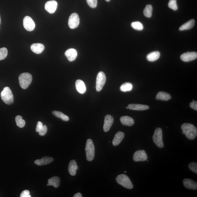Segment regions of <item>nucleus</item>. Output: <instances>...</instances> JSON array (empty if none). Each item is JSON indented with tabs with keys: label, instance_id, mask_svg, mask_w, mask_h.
I'll list each match as a JSON object with an SVG mask.
<instances>
[{
	"label": "nucleus",
	"instance_id": "f257e3e1",
	"mask_svg": "<svg viewBox=\"0 0 197 197\" xmlns=\"http://www.w3.org/2000/svg\"><path fill=\"white\" fill-rule=\"evenodd\" d=\"M183 134H184L188 139L193 140L196 138L197 135L196 128L192 124L185 123L181 126Z\"/></svg>",
	"mask_w": 197,
	"mask_h": 197
},
{
	"label": "nucleus",
	"instance_id": "f03ea898",
	"mask_svg": "<svg viewBox=\"0 0 197 197\" xmlns=\"http://www.w3.org/2000/svg\"><path fill=\"white\" fill-rule=\"evenodd\" d=\"M32 76L28 73H24L21 74L19 77V83L21 87L23 89H26L32 83Z\"/></svg>",
	"mask_w": 197,
	"mask_h": 197
},
{
	"label": "nucleus",
	"instance_id": "7ed1b4c3",
	"mask_svg": "<svg viewBox=\"0 0 197 197\" xmlns=\"http://www.w3.org/2000/svg\"><path fill=\"white\" fill-rule=\"evenodd\" d=\"M1 95L2 100L6 104L10 105L14 102V97L12 91L9 87L4 88Z\"/></svg>",
	"mask_w": 197,
	"mask_h": 197
},
{
	"label": "nucleus",
	"instance_id": "20e7f679",
	"mask_svg": "<svg viewBox=\"0 0 197 197\" xmlns=\"http://www.w3.org/2000/svg\"><path fill=\"white\" fill-rule=\"evenodd\" d=\"M86 158L88 161H93L95 157V146L93 141L91 139H88L87 141L85 148Z\"/></svg>",
	"mask_w": 197,
	"mask_h": 197
},
{
	"label": "nucleus",
	"instance_id": "39448f33",
	"mask_svg": "<svg viewBox=\"0 0 197 197\" xmlns=\"http://www.w3.org/2000/svg\"><path fill=\"white\" fill-rule=\"evenodd\" d=\"M116 181L119 184L128 189H132L133 185L129 178L125 174H121L116 177Z\"/></svg>",
	"mask_w": 197,
	"mask_h": 197
},
{
	"label": "nucleus",
	"instance_id": "423d86ee",
	"mask_svg": "<svg viewBox=\"0 0 197 197\" xmlns=\"http://www.w3.org/2000/svg\"><path fill=\"white\" fill-rule=\"evenodd\" d=\"M153 141L158 148H162L164 147L162 139V131L160 128H157L154 131L153 137Z\"/></svg>",
	"mask_w": 197,
	"mask_h": 197
},
{
	"label": "nucleus",
	"instance_id": "0eeeda50",
	"mask_svg": "<svg viewBox=\"0 0 197 197\" xmlns=\"http://www.w3.org/2000/svg\"><path fill=\"white\" fill-rule=\"evenodd\" d=\"M106 78L104 73L100 72L97 74L96 81L97 91L99 92L101 91L106 83Z\"/></svg>",
	"mask_w": 197,
	"mask_h": 197
},
{
	"label": "nucleus",
	"instance_id": "6e6552de",
	"mask_svg": "<svg viewBox=\"0 0 197 197\" xmlns=\"http://www.w3.org/2000/svg\"><path fill=\"white\" fill-rule=\"evenodd\" d=\"M80 19L79 16L77 13H73L69 18V26L71 29H74L78 27Z\"/></svg>",
	"mask_w": 197,
	"mask_h": 197
},
{
	"label": "nucleus",
	"instance_id": "1a4fd4ad",
	"mask_svg": "<svg viewBox=\"0 0 197 197\" xmlns=\"http://www.w3.org/2000/svg\"><path fill=\"white\" fill-rule=\"evenodd\" d=\"M23 25L25 29L29 32L32 31L35 28V23L31 17L28 16L24 18Z\"/></svg>",
	"mask_w": 197,
	"mask_h": 197
},
{
	"label": "nucleus",
	"instance_id": "9d476101",
	"mask_svg": "<svg viewBox=\"0 0 197 197\" xmlns=\"http://www.w3.org/2000/svg\"><path fill=\"white\" fill-rule=\"evenodd\" d=\"M148 159V156L144 150H139L136 151L133 156L134 161H144Z\"/></svg>",
	"mask_w": 197,
	"mask_h": 197
},
{
	"label": "nucleus",
	"instance_id": "9b49d317",
	"mask_svg": "<svg viewBox=\"0 0 197 197\" xmlns=\"http://www.w3.org/2000/svg\"><path fill=\"white\" fill-rule=\"evenodd\" d=\"M197 58L196 52H188L181 55L180 59L183 62H188L195 60Z\"/></svg>",
	"mask_w": 197,
	"mask_h": 197
},
{
	"label": "nucleus",
	"instance_id": "f8f14e48",
	"mask_svg": "<svg viewBox=\"0 0 197 197\" xmlns=\"http://www.w3.org/2000/svg\"><path fill=\"white\" fill-rule=\"evenodd\" d=\"M57 4L56 1L52 0L48 1L45 3V8L48 12L50 14L54 13L57 9Z\"/></svg>",
	"mask_w": 197,
	"mask_h": 197
},
{
	"label": "nucleus",
	"instance_id": "ddd939ff",
	"mask_svg": "<svg viewBox=\"0 0 197 197\" xmlns=\"http://www.w3.org/2000/svg\"><path fill=\"white\" fill-rule=\"evenodd\" d=\"M113 122L114 118L110 115H108L105 116L103 126V130L104 132H107L109 131Z\"/></svg>",
	"mask_w": 197,
	"mask_h": 197
},
{
	"label": "nucleus",
	"instance_id": "4468645a",
	"mask_svg": "<svg viewBox=\"0 0 197 197\" xmlns=\"http://www.w3.org/2000/svg\"><path fill=\"white\" fill-rule=\"evenodd\" d=\"M65 55L70 62H73L76 58L78 53L76 50L70 48L67 50L65 53Z\"/></svg>",
	"mask_w": 197,
	"mask_h": 197
},
{
	"label": "nucleus",
	"instance_id": "2eb2a0df",
	"mask_svg": "<svg viewBox=\"0 0 197 197\" xmlns=\"http://www.w3.org/2000/svg\"><path fill=\"white\" fill-rule=\"evenodd\" d=\"M184 185L187 189L197 190V183L196 182L189 179H185L183 181Z\"/></svg>",
	"mask_w": 197,
	"mask_h": 197
},
{
	"label": "nucleus",
	"instance_id": "dca6fc26",
	"mask_svg": "<svg viewBox=\"0 0 197 197\" xmlns=\"http://www.w3.org/2000/svg\"><path fill=\"white\" fill-rule=\"evenodd\" d=\"M126 108L133 110L143 111L149 109L150 107L146 105L131 104L128 105Z\"/></svg>",
	"mask_w": 197,
	"mask_h": 197
},
{
	"label": "nucleus",
	"instance_id": "f3484780",
	"mask_svg": "<svg viewBox=\"0 0 197 197\" xmlns=\"http://www.w3.org/2000/svg\"><path fill=\"white\" fill-rule=\"evenodd\" d=\"M125 137V134L123 132L119 131L115 135L112 141V144L114 146H117L122 142Z\"/></svg>",
	"mask_w": 197,
	"mask_h": 197
},
{
	"label": "nucleus",
	"instance_id": "a211bd4d",
	"mask_svg": "<svg viewBox=\"0 0 197 197\" xmlns=\"http://www.w3.org/2000/svg\"><path fill=\"white\" fill-rule=\"evenodd\" d=\"M53 158L49 157H44L41 159L37 160L34 161V163L38 166L47 165L53 161Z\"/></svg>",
	"mask_w": 197,
	"mask_h": 197
},
{
	"label": "nucleus",
	"instance_id": "6ab92c4d",
	"mask_svg": "<svg viewBox=\"0 0 197 197\" xmlns=\"http://www.w3.org/2000/svg\"><path fill=\"white\" fill-rule=\"evenodd\" d=\"M30 48L34 53L37 54H40L43 52L45 49L44 46L43 44L40 43L32 44Z\"/></svg>",
	"mask_w": 197,
	"mask_h": 197
},
{
	"label": "nucleus",
	"instance_id": "aec40b11",
	"mask_svg": "<svg viewBox=\"0 0 197 197\" xmlns=\"http://www.w3.org/2000/svg\"><path fill=\"white\" fill-rule=\"evenodd\" d=\"M76 87L77 90L80 93L84 94L86 91V87L84 82L80 80H78L76 82Z\"/></svg>",
	"mask_w": 197,
	"mask_h": 197
},
{
	"label": "nucleus",
	"instance_id": "412c9836",
	"mask_svg": "<svg viewBox=\"0 0 197 197\" xmlns=\"http://www.w3.org/2000/svg\"><path fill=\"white\" fill-rule=\"evenodd\" d=\"M79 169L76 162L74 160H72L70 162L68 166L69 172L70 175L72 176H75L76 174V170Z\"/></svg>",
	"mask_w": 197,
	"mask_h": 197
},
{
	"label": "nucleus",
	"instance_id": "4be33fe9",
	"mask_svg": "<svg viewBox=\"0 0 197 197\" xmlns=\"http://www.w3.org/2000/svg\"><path fill=\"white\" fill-rule=\"evenodd\" d=\"M120 121L123 125L128 126H133L134 124L133 119L129 116H123L120 118Z\"/></svg>",
	"mask_w": 197,
	"mask_h": 197
},
{
	"label": "nucleus",
	"instance_id": "5701e85b",
	"mask_svg": "<svg viewBox=\"0 0 197 197\" xmlns=\"http://www.w3.org/2000/svg\"><path fill=\"white\" fill-rule=\"evenodd\" d=\"M60 178L55 176L51 178L48 181L47 186H53L55 188H58L60 184Z\"/></svg>",
	"mask_w": 197,
	"mask_h": 197
},
{
	"label": "nucleus",
	"instance_id": "b1692460",
	"mask_svg": "<svg viewBox=\"0 0 197 197\" xmlns=\"http://www.w3.org/2000/svg\"><path fill=\"white\" fill-rule=\"evenodd\" d=\"M171 98V97L169 93L160 91L157 93L156 96V99L158 100L168 101Z\"/></svg>",
	"mask_w": 197,
	"mask_h": 197
},
{
	"label": "nucleus",
	"instance_id": "393cba45",
	"mask_svg": "<svg viewBox=\"0 0 197 197\" xmlns=\"http://www.w3.org/2000/svg\"><path fill=\"white\" fill-rule=\"evenodd\" d=\"M195 24V21L194 19H192L180 27L179 30L180 31H183V30L190 29L194 27Z\"/></svg>",
	"mask_w": 197,
	"mask_h": 197
},
{
	"label": "nucleus",
	"instance_id": "a878e982",
	"mask_svg": "<svg viewBox=\"0 0 197 197\" xmlns=\"http://www.w3.org/2000/svg\"><path fill=\"white\" fill-rule=\"evenodd\" d=\"M160 53L158 51H154L147 55V60L151 62H154L160 58Z\"/></svg>",
	"mask_w": 197,
	"mask_h": 197
},
{
	"label": "nucleus",
	"instance_id": "bb28decb",
	"mask_svg": "<svg viewBox=\"0 0 197 197\" xmlns=\"http://www.w3.org/2000/svg\"><path fill=\"white\" fill-rule=\"evenodd\" d=\"M52 114L57 118L61 119L64 121H68L69 120V118L67 116L65 115L62 112L59 111H54L52 112Z\"/></svg>",
	"mask_w": 197,
	"mask_h": 197
},
{
	"label": "nucleus",
	"instance_id": "cd10ccee",
	"mask_svg": "<svg viewBox=\"0 0 197 197\" xmlns=\"http://www.w3.org/2000/svg\"><path fill=\"white\" fill-rule=\"evenodd\" d=\"M153 7L152 5H148L146 6L143 11V14L147 18H150L152 16Z\"/></svg>",
	"mask_w": 197,
	"mask_h": 197
},
{
	"label": "nucleus",
	"instance_id": "c85d7f7f",
	"mask_svg": "<svg viewBox=\"0 0 197 197\" xmlns=\"http://www.w3.org/2000/svg\"><path fill=\"white\" fill-rule=\"evenodd\" d=\"M133 85L130 83H125L121 85L120 87V90L123 92L130 91L133 89Z\"/></svg>",
	"mask_w": 197,
	"mask_h": 197
},
{
	"label": "nucleus",
	"instance_id": "c756f323",
	"mask_svg": "<svg viewBox=\"0 0 197 197\" xmlns=\"http://www.w3.org/2000/svg\"><path fill=\"white\" fill-rule=\"evenodd\" d=\"M16 122L17 126L19 127H24L25 125V121L23 119L22 116H16Z\"/></svg>",
	"mask_w": 197,
	"mask_h": 197
},
{
	"label": "nucleus",
	"instance_id": "7c9ffc66",
	"mask_svg": "<svg viewBox=\"0 0 197 197\" xmlns=\"http://www.w3.org/2000/svg\"><path fill=\"white\" fill-rule=\"evenodd\" d=\"M131 26L134 29L138 31H141L143 29V25L139 22H134L132 23Z\"/></svg>",
	"mask_w": 197,
	"mask_h": 197
},
{
	"label": "nucleus",
	"instance_id": "2f4dec72",
	"mask_svg": "<svg viewBox=\"0 0 197 197\" xmlns=\"http://www.w3.org/2000/svg\"><path fill=\"white\" fill-rule=\"evenodd\" d=\"M8 54V51L6 47L0 48V61L6 58Z\"/></svg>",
	"mask_w": 197,
	"mask_h": 197
},
{
	"label": "nucleus",
	"instance_id": "473e14b6",
	"mask_svg": "<svg viewBox=\"0 0 197 197\" xmlns=\"http://www.w3.org/2000/svg\"><path fill=\"white\" fill-rule=\"evenodd\" d=\"M168 5L169 8L174 11L177 10L178 9L176 0H170Z\"/></svg>",
	"mask_w": 197,
	"mask_h": 197
},
{
	"label": "nucleus",
	"instance_id": "72a5a7b5",
	"mask_svg": "<svg viewBox=\"0 0 197 197\" xmlns=\"http://www.w3.org/2000/svg\"><path fill=\"white\" fill-rule=\"evenodd\" d=\"M189 169L191 171L194 172L196 174L197 173V162H192L189 164L188 165Z\"/></svg>",
	"mask_w": 197,
	"mask_h": 197
},
{
	"label": "nucleus",
	"instance_id": "f704fd0d",
	"mask_svg": "<svg viewBox=\"0 0 197 197\" xmlns=\"http://www.w3.org/2000/svg\"><path fill=\"white\" fill-rule=\"evenodd\" d=\"M88 5L92 8H95L97 4V0H86Z\"/></svg>",
	"mask_w": 197,
	"mask_h": 197
},
{
	"label": "nucleus",
	"instance_id": "c9c22d12",
	"mask_svg": "<svg viewBox=\"0 0 197 197\" xmlns=\"http://www.w3.org/2000/svg\"><path fill=\"white\" fill-rule=\"evenodd\" d=\"M47 127L46 125H44L43 128H42L41 130L39 132V134L40 135L43 136H44L47 133Z\"/></svg>",
	"mask_w": 197,
	"mask_h": 197
},
{
	"label": "nucleus",
	"instance_id": "e433bc0d",
	"mask_svg": "<svg viewBox=\"0 0 197 197\" xmlns=\"http://www.w3.org/2000/svg\"><path fill=\"white\" fill-rule=\"evenodd\" d=\"M20 197H31L29 191L28 190H25L22 191Z\"/></svg>",
	"mask_w": 197,
	"mask_h": 197
},
{
	"label": "nucleus",
	"instance_id": "4c0bfd02",
	"mask_svg": "<svg viewBox=\"0 0 197 197\" xmlns=\"http://www.w3.org/2000/svg\"><path fill=\"white\" fill-rule=\"evenodd\" d=\"M43 123L41 122H38L37 126H36V131L37 132H39L40 130L43 128Z\"/></svg>",
	"mask_w": 197,
	"mask_h": 197
},
{
	"label": "nucleus",
	"instance_id": "58836bf2",
	"mask_svg": "<svg viewBox=\"0 0 197 197\" xmlns=\"http://www.w3.org/2000/svg\"><path fill=\"white\" fill-rule=\"evenodd\" d=\"M190 107L193 109L197 110V102L196 101H193L190 104Z\"/></svg>",
	"mask_w": 197,
	"mask_h": 197
},
{
	"label": "nucleus",
	"instance_id": "ea45409f",
	"mask_svg": "<svg viewBox=\"0 0 197 197\" xmlns=\"http://www.w3.org/2000/svg\"><path fill=\"white\" fill-rule=\"evenodd\" d=\"M74 197H82V195L80 193H78L74 195Z\"/></svg>",
	"mask_w": 197,
	"mask_h": 197
},
{
	"label": "nucleus",
	"instance_id": "a19ab883",
	"mask_svg": "<svg viewBox=\"0 0 197 197\" xmlns=\"http://www.w3.org/2000/svg\"><path fill=\"white\" fill-rule=\"evenodd\" d=\"M106 1L108 2L110 1V0H106Z\"/></svg>",
	"mask_w": 197,
	"mask_h": 197
},
{
	"label": "nucleus",
	"instance_id": "79ce46f5",
	"mask_svg": "<svg viewBox=\"0 0 197 197\" xmlns=\"http://www.w3.org/2000/svg\"><path fill=\"white\" fill-rule=\"evenodd\" d=\"M1 17H0V24H1Z\"/></svg>",
	"mask_w": 197,
	"mask_h": 197
},
{
	"label": "nucleus",
	"instance_id": "37998d69",
	"mask_svg": "<svg viewBox=\"0 0 197 197\" xmlns=\"http://www.w3.org/2000/svg\"><path fill=\"white\" fill-rule=\"evenodd\" d=\"M125 173H126V171H125Z\"/></svg>",
	"mask_w": 197,
	"mask_h": 197
}]
</instances>
